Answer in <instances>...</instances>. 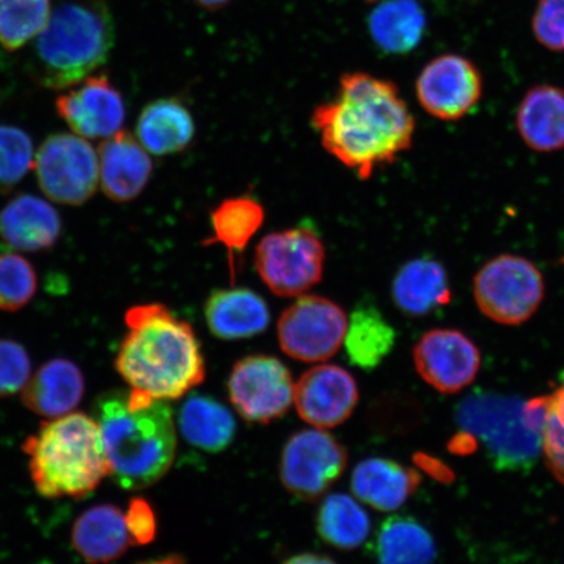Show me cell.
Returning a JSON list of instances; mask_svg holds the SVG:
<instances>
[{"instance_id": "obj_6", "label": "cell", "mask_w": 564, "mask_h": 564, "mask_svg": "<svg viewBox=\"0 0 564 564\" xmlns=\"http://www.w3.org/2000/svg\"><path fill=\"white\" fill-rule=\"evenodd\" d=\"M462 432L482 444L500 471L531 470L542 447L545 399L523 401L492 392L469 394L456 408Z\"/></svg>"}, {"instance_id": "obj_19", "label": "cell", "mask_w": 564, "mask_h": 564, "mask_svg": "<svg viewBox=\"0 0 564 564\" xmlns=\"http://www.w3.org/2000/svg\"><path fill=\"white\" fill-rule=\"evenodd\" d=\"M86 391L79 366L66 358L42 365L21 393L24 405L45 419H58L74 412Z\"/></svg>"}, {"instance_id": "obj_20", "label": "cell", "mask_w": 564, "mask_h": 564, "mask_svg": "<svg viewBox=\"0 0 564 564\" xmlns=\"http://www.w3.org/2000/svg\"><path fill=\"white\" fill-rule=\"evenodd\" d=\"M212 334L223 340H241L264 333L271 314L267 302L245 288L220 289L209 295L204 308Z\"/></svg>"}, {"instance_id": "obj_17", "label": "cell", "mask_w": 564, "mask_h": 564, "mask_svg": "<svg viewBox=\"0 0 564 564\" xmlns=\"http://www.w3.org/2000/svg\"><path fill=\"white\" fill-rule=\"evenodd\" d=\"M100 186L116 203H127L144 192L153 164L150 153L131 132L122 130L105 139L98 148Z\"/></svg>"}, {"instance_id": "obj_13", "label": "cell", "mask_w": 564, "mask_h": 564, "mask_svg": "<svg viewBox=\"0 0 564 564\" xmlns=\"http://www.w3.org/2000/svg\"><path fill=\"white\" fill-rule=\"evenodd\" d=\"M482 76L462 55L444 54L421 70L415 94L427 115L454 122L474 110L482 97Z\"/></svg>"}, {"instance_id": "obj_25", "label": "cell", "mask_w": 564, "mask_h": 564, "mask_svg": "<svg viewBox=\"0 0 564 564\" xmlns=\"http://www.w3.org/2000/svg\"><path fill=\"white\" fill-rule=\"evenodd\" d=\"M195 137L192 112L176 98L148 104L137 123V139L154 156L185 151Z\"/></svg>"}, {"instance_id": "obj_1", "label": "cell", "mask_w": 564, "mask_h": 564, "mask_svg": "<svg viewBox=\"0 0 564 564\" xmlns=\"http://www.w3.org/2000/svg\"><path fill=\"white\" fill-rule=\"evenodd\" d=\"M313 124L324 150L361 180L406 152L415 130L398 87L365 73L343 75L334 100L315 109Z\"/></svg>"}, {"instance_id": "obj_21", "label": "cell", "mask_w": 564, "mask_h": 564, "mask_svg": "<svg viewBox=\"0 0 564 564\" xmlns=\"http://www.w3.org/2000/svg\"><path fill=\"white\" fill-rule=\"evenodd\" d=\"M517 127L520 138L532 151H563L564 89L547 84L529 89L519 105Z\"/></svg>"}, {"instance_id": "obj_32", "label": "cell", "mask_w": 564, "mask_h": 564, "mask_svg": "<svg viewBox=\"0 0 564 564\" xmlns=\"http://www.w3.org/2000/svg\"><path fill=\"white\" fill-rule=\"evenodd\" d=\"M55 0H0V46L17 52L39 37Z\"/></svg>"}, {"instance_id": "obj_15", "label": "cell", "mask_w": 564, "mask_h": 564, "mask_svg": "<svg viewBox=\"0 0 564 564\" xmlns=\"http://www.w3.org/2000/svg\"><path fill=\"white\" fill-rule=\"evenodd\" d=\"M55 109L70 131L84 139H108L123 130L124 100L105 73L90 75L56 97Z\"/></svg>"}, {"instance_id": "obj_33", "label": "cell", "mask_w": 564, "mask_h": 564, "mask_svg": "<svg viewBox=\"0 0 564 564\" xmlns=\"http://www.w3.org/2000/svg\"><path fill=\"white\" fill-rule=\"evenodd\" d=\"M39 276L19 253H0V312L17 313L30 305L37 293Z\"/></svg>"}, {"instance_id": "obj_16", "label": "cell", "mask_w": 564, "mask_h": 564, "mask_svg": "<svg viewBox=\"0 0 564 564\" xmlns=\"http://www.w3.org/2000/svg\"><path fill=\"white\" fill-rule=\"evenodd\" d=\"M355 378L340 366L321 365L307 370L294 387L300 417L316 429H333L347 421L358 404Z\"/></svg>"}, {"instance_id": "obj_5", "label": "cell", "mask_w": 564, "mask_h": 564, "mask_svg": "<svg viewBox=\"0 0 564 564\" xmlns=\"http://www.w3.org/2000/svg\"><path fill=\"white\" fill-rule=\"evenodd\" d=\"M23 451L34 488L45 498L87 497L110 476L100 426L88 414L73 412L42 423Z\"/></svg>"}, {"instance_id": "obj_41", "label": "cell", "mask_w": 564, "mask_h": 564, "mask_svg": "<svg viewBox=\"0 0 564 564\" xmlns=\"http://www.w3.org/2000/svg\"><path fill=\"white\" fill-rule=\"evenodd\" d=\"M140 564H186L185 560L182 558L181 555H171L166 556V558L140 563Z\"/></svg>"}, {"instance_id": "obj_36", "label": "cell", "mask_w": 564, "mask_h": 564, "mask_svg": "<svg viewBox=\"0 0 564 564\" xmlns=\"http://www.w3.org/2000/svg\"><path fill=\"white\" fill-rule=\"evenodd\" d=\"M31 371V358L23 345L0 338V399L23 391Z\"/></svg>"}, {"instance_id": "obj_23", "label": "cell", "mask_w": 564, "mask_h": 564, "mask_svg": "<svg viewBox=\"0 0 564 564\" xmlns=\"http://www.w3.org/2000/svg\"><path fill=\"white\" fill-rule=\"evenodd\" d=\"M392 299L401 312L423 316L448 305L453 289L446 268L438 260L419 258L411 260L392 282Z\"/></svg>"}, {"instance_id": "obj_2", "label": "cell", "mask_w": 564, "mask_h": 564, "mask_svg": "<svg viewBox=\"0 0 564 564\" xmlns=\"http://www.w3.org/2000/svg\"><path fill=\"white\" fill-rule=\"evenodd\" d=\"M124 323L127 334L116 369L131 391L167 401L185 397L204 382L206 361L189 323L162 303L132 306Z\"/></svg>"}, {"instance_id": "obj_3", "label": "cell", "mask_w": 564, "mask_h": 564, "mask_svg": "<svg viewBox=\"0 0 564 564\" xmlns=\"http://www.w3.org/2000/svg\"><path fill=\"white\" fill-rule=\"evenodd\" d=\"M94 408L112 479L127 490L160 481L176 451L173 412L165 401L130 408L127 392L115 391L98 398Z\"/></svg>"}, {"instance_id": "obj_38", "label": "cell", "mask_w": 564, "mask_h": 564, "mask_svg": "<svg viewBox=\"0 0 564 564\" xmlns=\"http://www.w3.org/2000/svg\"><path fill=\"white\" fill-rule=\"evenodd\" d=\"M124 521L131 545H148L156 539V513L145 498L135 497L130 500L124 513Z\"/></svg>"}, {"instance_id": "obj_24", "label": "cell", "mask_w": 564, "mask_h": 564, "mask_svg": "<svg viewBox=\"0 0 564 564\" xmlns=\"http://www.w3.org/2000/svg\"><path fill=\"white\" fill-rule=\"evenodd\" d=\"M75 552L89 564H108L131 545L124 513L117 506L98 505L83 512L73 528Z\"/></svg>"}, {"instance_id": "obj_34", "label": "cell", "mask_w": 564, "mask_h": 564, "mask_svg": "<svg viewBox=\"0 0 564 564\" xmlns=\"http://www.w3.org/2000/svg\"><path fill=\"white\" fill-rule=\"evenodd\" d=\"M33 141L15 126L0 124V193H9L33 166Z\"/></svg>"}, {"instance_id": "obj_35", "label": "cell", "mask_w": 564, "mask_h": 564, "mask_svg": "<svg viewBox=\"0 0 564 564\" xmlns=\"http://www.w3.org/2000/svg\"><path fill=\"white\" fill-rule=\"evenodd\" d=\"M542 449L547 468L564 485V379L549 397H545Z\"/></svg>"}, {"instance_id": "obj_31", "label": "cell", "mask_w": 564, "mask_h": 564, "mask_svg": "<svg viewBox=\"0 0 564 564\" xmlns=\"http://www.w3.org/2000/svg\"><path fill=\"white\" fill-rule=\"evenodd\" d=\"M316 531L327 544L352 550L368 539L370 518L356 499L345 494H330L317 510Z\"/></svg>"}, {"instance_id": "obj_10", "label": "cell", "mask_w": 564, "mask_h": 564, "mask_svg": "<svg viewBox=\"0 0 564 564\" xmlns=\"http://www.w3.org/2000/svg\"><path fill=\"white\" fill-rule=\"evenodd\" d=\"M347 327L348 316L336 302L303 294L281 314L278 337L289 357L322 362L341 348Z\"/></svg>"}, {"instance_id": "obj_39", "label": "cell", "mask_w": 564, "mask_h": 564, "mask_svg": "<svg viewBox=\"0 0 564 564\" xmlns=\"http://www.w3.org/2000/svg\"><path fill=\"white\" fill-rule=\"evenodd\" d=\"M282 564H337L335 561L328 558V556L319 554H300L292 556Z\"/></svg>"}, {"instance_id": "obj_28", "label": "cell", "mask_w": 564, "mask_h": 564, "mask_svg": "<svg viewBox=\"0 0 564 564\" xmlns=\"http://www.w3.org/2000/svg\"><path fill=\"white\" fill-rule=\"evenodd\" d=\"M344 343L350 364L371 371L390 355L397 333L376 306L361 303L352 310Z\"/></svg>"}, {"instance_id": "obj_4", "label": "cell", "mask_w": 564, "mask_h": 564, "mask_svg": "<svg viewBox=\"0 0 564 564\" xmlns=\"http://www.w3.org/2000/svg\"><path fill=\"white\" fill-rule=\"evenodd\" d=\"M115 41L106 0H55L45 30L34 40L32 77L47 89L77 86L108 62Z\"/></svg>"}, {"instance_id": "obj_37", "label": "cell", "mask_w": 564, "mask_h": 564, "mask_svg": "<svg viewBox=\"0 0 564 564\" xmlns=\"http://www.w3.org/2000/svg\"><path fill=\"white\" fill-rule=\"evenodd\" d=\"M532 26L535 40L547 51L564 52V0H540Z\"/></svg>"}, {"instance_id": "obj_26", "label": "cell", "mask_w": 564, "mask_h": 564, "mask_svg": "<svg viewBox=\"0 0 564 564\" xmlns=\"http://www.w3.org/2000/svg\"><path fill=\"white\" fill-rule=\"evenodd\" d=\"M178 425L183 438L212 454L227 449L237 430L235 415L229 409L203 394H193L183 403Z\"/></svg>"}, {"instance_id": "obj_29", "label": "cell", "mask_w": 564, "mask_h": 564, "mask_svg": "<svg viewBox=\"0 0 564 564\" xmlns=\"http://www.w3.org/2000/svg\"><path fill=\"white\" fill-rule=\"evenodd\" d=\"M373 554L378 564H432L436 546L432 533L417 520L392 517L380 525Z\"/></svg>"}, {"instance_id": "obj_27", "label": "cell", "mask_w": 564, "mask_h": 564, "mask_svg": "<svg viewBox=\"0 0 564 564\" xmlns=\"http://www.w3.org/2000/svg\"><path fill=\"white\" fill-rule=\"evenodd\" d=\"M425 30V12L417 0H384L369 17L371 37L384 53L412 52Z\"/></svg>"}, {"instance_id": "obj_11", "label": "cell", "mask_w": 564, "mask_h": 564, "mask_svg": "<svg viewBox=\"0 0 564 564\" xmlns=\"http://www.w3.org/2000/svg\"><path fill=\"white\" fill-rule=\"evenodd\" d=\"M347 465V449L334 435L322 429L302 430L282 451L281 482L294 497L314 500L343 476Z\"/></svg>"}, {"instance_id": "obj_9", "label": "cell", "mask_w": 564, "mask_h": 564, "mask_svg": "<svg viewBox=\"0 0 564 564\" xmlns=\"http://www.w3.org/2000/svg\"><path fill=\"white\" fill-rule=\"evenodd\" d=\"M39 185L48 199L65 206H83L100 186L98 154L87 139L75 133H54L35 153Z\"/></svg>"}, {"instance_id": "obj_12", "label": "cell", "mask_w": 564, "mask_h": 564, "mask_svg": "<svg viewBox=\"0 0 564 564\" xmlns=\"http://www.w3.org/2000/svg\"><path fill=\"white\" fill-rule=\"evenodd\" d=\"M291 371L280 359L247 356L232 366L228 390L232 406L242 419L271 423L284 415L294 401Z\"/></svg>"}, {"instance_id": "obj_30", "label": "cell", "mask_w": 564, "mask_h": 564, "mask_svg": "<svg viewBox=\"0 0 564 564\" xmlns=\"http://www.w3.org/2000/svg\"><path fill=\"white\" fill-rule=\"evenodd\" d=\"M264 223V208L250 196L224 200L210 215L212 236L206 245H221L229 253L231 276L235 278L237 252H243Z\"/></svg>"}, {"instance_id": "obj_7", "label": "cell", "mask_w": 564, "mask_h": 564, "mask_svg": "<svg viewBox=\"0 0 564 564\" xmlns=\"http://www.w3.org/2000/svg\"><path fill=\"white\" fill-rule=\"evenodd\" d=\"M474 299L490 321L519 326L539 312L545 299V279L531 260L503 253L479 268Z\"/></svg>"}, {"instance_id": "obj_8", "label": "cell", "mask_w": 564, "mask_h": 564, "mask_svg": "<svg viewBox=\"0 0 564 564\" xmlns=\"http://www.w3.org/2000/svg\"><path fill=\"white\" fill-rule=\"evenodd\" d=\"M326 250L313 229L274 231L259 242L256 267L260 279L279 297L305 294L323 278Z\"/></svg>"}, {"instance_id": "obj_22", "label": "cell", "mask_w": 564, "mask_h": 564, "mask_svg": "<svg viewBox=\"0 0 564 564\" xmlns=\"http://www.w3.org/2000/svg\"><path fill=\"white\" fill-rule=\"evenodd\" d=\"M421 479L417 470L388 458L371 457L357 465L350 485L364 503L390 512L399 510L411 498Z\"/></svg>"}, {"instance_id": "obj_14", "label": "cell", "mask_w": 564, "mask_h": 564, "mask_svg": "<svg viewBox=\"0 0 564 564\" xmlns=\"http://www.w3.org/2000/svg\"><path fill=\"white\" fill-rule=\"evenodd\" d=\"M413 361L427 384L451 394L475 382L481 369V351L462 330L435 328L414 345Z\"/></svg>"}, {"instance_id": "obj_40", "label": "cell", "mask_w": 564, "mask_h": 564, "mask_svg": "<svg viewBox=\"0 0 564 564\" xmlns=\"http://www.w3.org/2000/svg\"><path fill=\"white\" fill-rule=\"evenodd\" d=\"M196 2L204 7V9L214 11L223 9V7L227 6L230 0H196Z\"/></svg>"}, {"instance_id": "obj_18", "label": "cell", "mask_w": 564, "mask_h": 564, "mask_svg": "<svg viewBox=\"0 0 564 564\" xmlns=\"http://www.w3.org/2000/svg\"><path fill=\"white\" fill-rule=\"evenodd\" d=\"M62 236V218L51 203L24 194L0 210V238L13 250L42 252L53 249Z\"/></svg>"}]
</instances>
